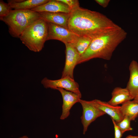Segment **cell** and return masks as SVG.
<instances>
[{"label": "cell", "instance_id": "1", "mask_svg": "<svg viewBox=\"0 0 138 138\" xmlns=\"http://www.w3.org/2000/svg\"><path fill=\"white\" fill-rule=\"evenodd\" d=\"M67 26L77 35L92 39L120 27L106 15L80 7L71 11Z\"/></svg>", "mask_w": 138, "mask_h": 138}, {"label": "cell", "instance_id": "2", "mask_svg": "<svg viewBox=\"0 0 138 138\" xmlns=\"http://www.w3.org/2000/svg\"><path fill=\"white\" fill-rule=\"evenodd\" d=\"M127 34L120 27L92 39L88 48L80 56L77 64L96 58L110 60L114 51L126 39Z\"/></svg>", "mask_w": 138, "mask_h": 138}, {"label": "cell", "instance_id": "3", "mask_svg": "<svg viewBox=\"0 0 138 138\" xmlns=\"http://www.w3.org/2000/svg\"><path fill=\"white\" fill-rule=\"evenodd\" d=\"M48 33L47 22L40 18L27 27L19 38L30 50L38 52L44 47Z\"/></svg>", "mask_w": 138, "mask_h": 138}, {"label": "cell", "instance_id": "4", "mask_svg": "<svg viewBox=\"0 0 138 138\" xmlns=\"http://www.w3.org/2000/svg\"><path fill=\"white\" fill-rule=\"evenodd\" d=\"M40 18L38 12L31 10L14 9L0 19L7 25L11 36L19 38L27 27Z\"/></svg>", "mask_w": 138, "mask_h": 138}, {"label": "cell", "instance_id": "5", "mask_svg": "<svg viewBox=\"0 0 138 138\" xmlns=\"http://www.w3.org/2000/svg\"><path fill=\"white\" fill-rule=\"evenodd\" d=\"M47 22L48 33L47 40H56L65 43H75L80 36L68 29L53 23Z\"/></svg>", "mask_w": 138, "mask_h": 138}, {"label": "cell", "instance_id": "6", "mask_svg": "<svg viewBox=\"0 0 138 138\" xmlns=\"http://www.w3.org/2000/svg\"><path fill=\"white\" fill-rule=\"evenodd\" d=\"M79 102L83 108L81 119L83 126V134H85L90 124L98 118L106 113L96 106L94 100L88 101L80 99Z\"/></svg>", "mask_w": 138, "mask_h": 138}, {"label": "cell", "instance_id": "7", "mask_svg": "<svg viewBox=\"0 0 138 138\" xmlns=\"http://www.w3.org/2000/svg\"><path fill=\"white\" fill-rule=\"evenodd\" d=\"M44 87L54 89L61 88L82 95L78 84L73 78L69 77L61 78V79L52 80L47 77L44 78L41 81Z\"/></svg>", "mask_w": 138, "mask_h": 138}, {"label": "cell", "instance_id": "8", "mask_svg": "<svg viewBox=\"0 0 138 138\" xmlns=\"http://www.w3.org/2000/svg\"><path fill=\"white\" fill-rule=\"evenodd\" d=\"M64 44L66 47V59L61 78L69 77L74 78V70L77 64L80 55L72 44Z\"/></svg>", "mask_w": 138, "mask_h": 138}, {"label": "cell", "instance_id": "9", "mask_svg": "<svg viewBox=\"0 0 138 138\" xmlns=\"http://www.w3.org/2000/svg\"><path fill=\"white\" fill-rule=\"evenodd\" d=\"M56 90L60 92L62 97V112L60 119L63 120L69 116L70 111L74 105L77 102H79L82 95L62 88H58Z\"/></svg>", "mask_w": 138, "mask_h": 138}, {"label": "cell", "instance_id": "10", "mask_svg": "<svg viewBox=\"0 0 138 138\" xmlns=\"http://www.w3.org/2000/svg\"><path fill=\"white\" fill-rule=\"evenodd\" d=\"M31 10L39 12L63 13H70L71 10L66 4L59 0H50L47 3L33 8Z\"/></svg>", "mask_w": 138, "mask_h": 138}, {"label": "cell", "instance_id": "11", "mask_svg": "<svg viewBox=\"0 0 138 138\" xmlns=\"http://www.w3.org/2000/svg\"><path fill=\"white\" fill-rule=\"evenodd\" d=\"M96 106L106 114L109 115L116 123L121 121L124 117L120 110V106H112L108 102L95 99L94 100Z\"/></svg>", "mask_w": 138, "mask_h": 138}, {"label": "cell", "instance_id": "12", "mask_svg": "<svg viewBox=\"0 0 138 138\" xmlns=\"http://www.w3.org/2000/svg\"><path fill=\"white\" fill-rule=\"evenodd\" d=\"M130 76L126 88L133 99L138 95V63L132 60L129 66Z\"/></svg>", "mask_w": 138, "mask_h": 138}, {"label": "cell", "instance_id": "13", "mask_svg": "<svg viewBox=\"0 0 138 138\" xmlns=\"http://www.w3.org/2000/svg\"><path fill=\"white\" fill-rule=\"evenodd\" d=\"M40 17L46 21L68 29L67 24L70 13H63L38 12Z\"/></svg>", "mask_w": 138, "mask_h": 138}, {"label": "cell", "instance_id": "14", "mask_svg": "<svg viewBox=\"0 0 138 138\" xmlns=\"http://www.w3.org/2000/svg\"><path fill=\"white\" fill-rule=\"evenodd\" d=\"M48 0H11L7 1L12 9L16 10H30L45 4Z\"/></svg>", "mask_w": 138, "mask_h": 138}, {"label": "cell", "instance_id": "15", "mask_svg": "<svg viewBox=\"0 0 138 138\" xmlns=\"http://www.w3.org/2000/svg\"><path fill=\"white\" fill-rule=\"evenodd\" d=\"M112 96L111 99L107 102L114 106H117L120 104H122L133 99L129 92L126 88H115L112 92Z\"/></svg>", "mask_w": 138, "mask_h": 138}, {"label": "cell", "instance_id": "16", "mask_svg": "<svg viewBox=\"0 0 138 138\" xmlns=\"http://www.w3.org/2000/svg\"><path fill=\"white\" fill-rule=\"evenodd\" d=\"M121 111L124 117H128L130 120L134 121L138 116V102L130 100L122 104Z\"/></svg>", "mask_w": 138, "mask_h": 138}, {"label": "cell", "instance_id": "17", "mask_svg": "<svg viewBox=\"0 0 138 138\" xmlns=\"http://www.w3.org/2000/svg\"><path fill=\"white\" fill-rule=\"evenodd\" d=\"M92 40L88 37L80 36L76 42L72 45L80 56L88 48Z\"/></svg>", "mask_w": 138, "mask_h": 138}, {"label": "cell", "instance_id": "18", "mask_svg": "<svg viewBox=\"0 0 138 138\" xmlns=\"http://www.w3.org/2000/svg\"><path fill=\"white\" fill-rule=\"evenodd\" d=\"M130 119L127 116H124V118L119 122L116 123L117 125L123 134L125 132L132 130V128L130 126Z\"/></svg>", "mask_w": 138, "mask_h": 138}, {"label": "cell", "instance_id": "19", "mask_svg": "<svg viewBox=\"0 0 138 138\" xmlns=\"http://www.w3.org/2000/svg\"><path fill=\"white\" fill-rule=\"evenodd\" d=\"M12 8L8 3H5L3 1H0V18L7 15L12 10Z\"/></svg>", "mask_w": 138, "mask_h": 138}, {"label": "cell", "instance_id": "20", "mask_svg": "<svg viewBox=\"0 0 138 138\" xmlns=\"http://www.w3.org/2000/svg\"><path fill=\"white\" fill-rule=\"evenodd\" d=\"M67 5L72 11L79 7V3L77 0H59Z\"/></svg>", "mask_w": 138, "mask_h": 138}, {"label": "cell", "instance_id": "21", "mask_svg": "<svg viewBox=\"0 0 138 138\" xmlns=\"http://www.w3.org/2000/svg\"><path fill=\"white\" fill-rule=\"evenodd\" d=\"M113 123L114 130V138H121L123 134L117 125L116 123L112 119Z\"/></svg>", "mask_w": 138, "mask_h": 138}, {"label": "cell", "instance_id": "22", "mask_svg": "<svg viewBox=\"0 0 138 138\" xmlns=\"http://www.w3.org/2000/svg\"><path fill=\"white\" fill-rule=\"evenodd\" d=\"M95 1L102 7L103 8H106L108 6L110 0H95Z\"/></svg>", "mask_w": 138, "mask_h": 138}, {"label": "cell", "instance_id": "23", "mask_svg": "<svg viewBox=\"0 0 138 138\" xmlns=\"http://www.w3.org/2000/svg\"><path fill=\"white\" fill-rule=\"evenodd\" d=\"M126 138H138V136L129 135L126 136Z\"/></svg>", "mask_w": 138, "mask_h": 138}, {"label": "cell", "instance_id": "24", "mask_svg": "<svg viewBox=\"0 0 138 138\" xmlns=\"http://www.w3.org/2000/svg\"><path fill=\"white\" fill-rule=\"evenodd\" d=\"M133 101L135 102H138V95L133 99Z\"/></svg>", "mask_w": 138, "mask_h": 138}, {"label": "cell", "instance_id": "25", "mask_svg": "<svg viewBox=\"0 0 138 138\" xmlns=\"http://www.w3.org/2000/svg\"><path fill=\"white\" fill-rule=\"evenodd\" d=\"M19 138H29L28 136H24L22 137H21Z\"/></svg>", "mask_w": 138, "mask_h": 138}]
</instances>
